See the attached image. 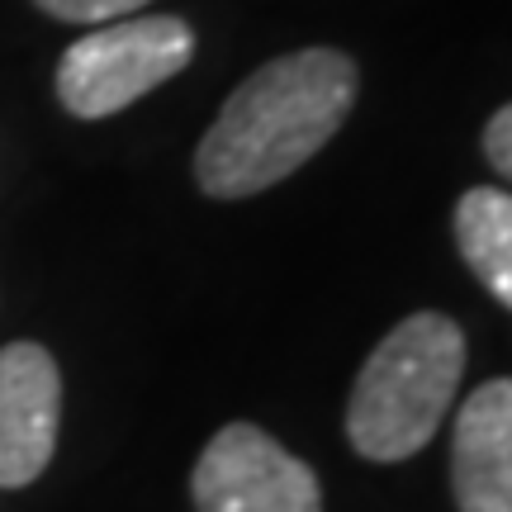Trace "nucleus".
I'll use <instances>...</instances> for the list:
<instances>
[{
  "instance_id": "nucleus-4",
  "label": "nucleus",
  "mask_w": 512,
  "mask_h": 512,
  "mask_svg": "<svg viewBox=\"0 0 512 512\" xmlns=\"http://www.w3.org/2000/svg\"><path fill=\"white\" fill-rule=\"evenodd\" d=\"M195 512H323V484L252 422H228L190 475Z\"/></svg>"
},
{
  "instance_id": "nucleus-6",
  "label": "nucleus",
  "mask_w": 512,
  "mask_h": 512,
  "mask_svg": "<svg viewBox=\"0 0 512 512\" xmlns=\"http://www.w3.org/2000/svg\"><path fill=\"white\" fill-rule=\"evenodd\" d=\"M451 489L460 512H512V380L479 384L460 403Z\"/></svg>"
},
{
  "instance_id": "nucleus-3",
  "label": "nucleus",
  "mask_w": 512,
  "mask_h": 512,
  "mask_svg": "<svg viewBox=\"0 0 512 512\" xmlns=\"http://www.w3.org/2000/svg\"><path fill=\"white\" fill-rule=\"evenodd\" d=\"M195 57V34L176 15L114 19L95 34L76 38L57 62V100L76 119H110L133 100L185 72Z\"/></svg>"
},
{
  "instance_id": "nucleus-8",
  "label": "nucleus",
  "mask_w": 512,
  "mask_h": 512,
  "mask_svg": "<svg viewBox=\"0 0 512 512\" xmlns=\"http://www.w3.org/2000/svg\"><path fill=\"white\" fill-rule=\"evenodd\" d=\"M34 5L48 10L53 19H67V24H114V19L143 10L147 0H34Z\"/></svg>"
},
{
  "instance_id": "nucleus-9",
  "label": "nucleus",
  "mask_w": 512,
  "mask_h": 512,
  "mask_svg": "<svg viewBox=\"0 0 512 512\" xmlns=\"http://www.w3.org/2000/svg\"><path fill=\"white\" fill-rule=\"evenodd\" d=\"M484 157L503 181H512V105H503L484 128Z\"/></svg>"
},
{
  "instance_id": "nucleus-5",
  "label": "nucleus",
  "mask_w": 512,
  "mask_h": 512,
  "mask_svg": "<svg viewBox=\"0 0 512 512\" xmlns=\"http://www.w3.org/2000/svg\"><path fill=\"white\" fill-rule=\"evenodd\" d=\"M62 375L48 347L10 342L0 351V489L34 484L57 446Z\"/></svg>"
},
{
  "instance_id": "nucleus-7",
  "label": "nucleus",
  "mask_w": 512,
  "mask_h": 512,
  "mask_svg": "<svg viewBox=\"0 0 512 512\" xmlns=\"http://www.w3.org/2000/svg\"><path fill=\"white\" fill-rule=\"evenodd\" d=\"M456 242L479 285L512 309V195L494 185L465 190L456 204Z\"/></svg>"
},
{
  "instance_id": "nucleus-1",
  "label": "nucleus",
  "mask_w": 512,
  "mask_h": 512,
  "mask_svg": "<svg viewBox=\"0 0 512 512\" xmlns=\"http://www.w3.org/2000/svg\"><path fill=\"white\" fill-rule=\"evenodd\" d=\"M356 105V62L337 48L275 57L228 95L195 152V181L214 200H247L323 152Z\"/></svg>"
},
{
  "instance_id": "nucleus-2",
  "label": "nucleus",
  "mask_w": 512,
  "mask_h": 512,
  "mask_svg": "<svg viewBox=\"0 0 512 512\" xmlns=\"http://www.w3.org/2000/svg\"><path fill=\"white\" fill-rule=\"evenodd\" d=\"M465 375V332L446 313H413L370 351L347 403L356 456L394 465L418 456L451 413Z\"/></svg>"
}]
</instances>
